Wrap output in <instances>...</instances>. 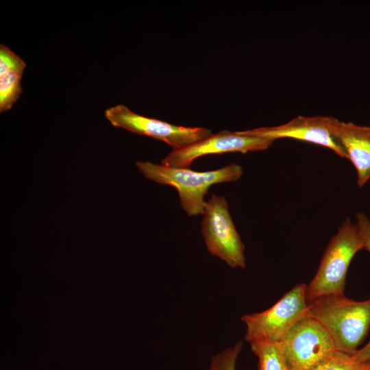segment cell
<instances>
[{
	"instance_id": "obj_8",
	"label": "cell",
	"mask_w": 370,
	"mask_h": 370,
	"mask_svg": "<svg viewBox=\"0 0 370 370\" xmlns=\"http://www.w3.org/2000/svg\"><path fill=\"white\" fill-rule=\"evenodd\" d=\"M275 140L249 136L241 131H221L180 149H173L162 160V164L169 167L188 168L197 158L209 154L263 151Z\"/></svg>"
},
{
	"instance_id": "obj_5",
	"label": "cell",
	"mask_w": 370,
	"mask_h": 370,
	"mask_svg": "<svg viewBox=\"0 0 370 370\" xmlns=\"http://www.w3.org/2000/svg\"><path fill=\"white\" fill-rule=\"evenodd\" d=\"M201 233L208 251L233 269H245V245L237 232L225 197L212 195L206 202Z\"/></svg>"
},
{
	"instance_id": "obj_9",
	"label": "cell",
	"mask_w": 370,
	"mask_h": 370,
	"mask_svg": "<svg viewBox=\"0 0 370 370\" xmlns=\"http://www.w3.org/2000/svg\"><path fill=\"white\" fill-rule=\"evenodd\" d=\"M332 116H297L286 123L241 131L243 134L269 138H290L305 141L331 149L339 157L347 158L342 147L333 136L331 128Z\"/></svg>"
},
{
	"instance_id": "obj_7",
	"label": "cell",
	"mask_w": 370,
	"mask_h": 370,
	"mask_svg": "<svg viewBox=\"0 0 370 370\" xmlns=\"http://www.w3.org/2000/svg\"><path fill=\"white\" fill-rule=\"evenodd\" d=\"M104 115L114 127L164 141L173 149L184 148L212 134L207 128L178 126L138 114L122 104L106 109Z\"/></svg>"
},
{
	"instance_id": "obj_15",
	"label": "cell",
	"mask_w": 370,
	"mask_h": 370,
	"mask_svg": "<svg viewBox=\"0 0 370 370\" xmlns=\"http://www.w3.org/2000/svg\"><path fill=\"white\" fill-rule=\"evenodd\" d=\"M356 225L364 243V249L370 252V219L362 212L355 214Z\"/></svg>"
},
{
	"instance_id": "obj_2",
	"label": "cell",
	"mask_w": 370,
	"mask_h": 370,
	"mask_svg": "<svg viewBox=\"0 0 370 370\" xmlns=\"http://www.w3.org/2000/svg\"><path fill=\"white\" fill-rule=\"evenodd\" d=\"M136 165L147 179L175 188L180 205L189 217L203 214L206 205L204 197L211 186L236 181L243 173V167L235 163L206 172L169 167L149 161H138Z\"/></svg>"
},
{
	"instance_id": "obj_4",
	"label": "cell",
	"mask_w": 370,
	"mask_h": 370,
	"mask_svg": "<svg viewBox=\"0 0 370 370\" xmlns=\"http://www.w3.org/2000/svg\"><path fill=\"white\" fill-rule=\"evenodd\" d=\"M306 287L297 284L269 309L243 315L245 340L278 343L297 321L308 315Z\"/></svg>"
},
{
	"instance_id": "obj_12",
	"label": "cell",
	"mask_w": 370,
	"mask_h": 370,
	"mask_svg": "<svg viewBox=\"0 0 370 370\" xmlns=\"http://www.w3.org/2000/svg\"><path fill=\"white\" fill-rule=\"evenodd\" d=\"M249 345L251 350L258 358L256 370H290L277 343L253 341Z\"/></svg>"
},
{
	"instance_id": "obj_1",
	"label": "cell",
	"mask_w": 370,
	"mask_h": 370,
	"mask_svg": "<svg viewBox=\"0 0 370 370\" xmlns=\"http://www.w3.org/2000/svg\"><path fill=\"white\" fill-rule=\"evenodd\" d=\"M307 314L328 331L336 350L354 355L370 327V298L355 301L344 295L321 297L308 303Z\"/></svg>"
},
{
	"instance_id": "obj_6",
	"label": "cell",
	"mask_w": 370,
	"mask_h": 370,
	"mask_svg": "<svg viewBox=\"0 0 370 370\" xmlns=\"http://www.w3.org/2000/svg\"><path fill=\"white\" fill-rule=\"evenodd\" d=\"M290 370H312L336 350L328 331L306 315L277 343Z\"/></svg>"
},
{
	"instance_id": "obj_13",
	"label": "cell",
	"mask_w": 370,
	"mask_h": 370,
	"mask_svg": "<svg viewBox=\"0 0 370 370\" xmlns=\"http://www.w3.org/2000/svg\"><path fill=\"white\" fill-rule=\"evenodd\" d=\"M312 370H370V362H359L352 355L336 350Z\"/></svg>"
},
{
	"instance_id": "obj_3",
	"label": "cell",
	"mask_w": 370,
	"mask_h": 370,
	"mask_svg": "<svg viewBox=\"0 0 370 370\" xmlns=\"http://www.w3.org/2000/svg\"><path fill=\"white\" fill-rule=\"evenodd\" d=\"M361 249H364L362 236L356 223L347 217L332 237L315 275L306 287L308 302L324 296L344 295L347 269Z\"/></svg>"
},
{
	"instance_id": "obj_10",
	"label": "cell",
	"mask_w": 370,
	"mask_h": 370,
	"mask_svg": "<svg viewBox=\"0 0 370 370\" xmlns=\"http://www.w3.org/2000/svg\"><path fill=\"white\" fill-rule=\"evenodd\" d=\"M331 132L356 172V184L363 187L370 180V126L332 117Z\"/></svg>"
},
{
	"instance_id": "obj_16",
	"label": "cell",
	"mask_w": 370,
	"mask_h": 370,
	"mask_svg": "<svg viewBox=\"0 0 370 370\" xmlns=\"http://www.w3.org/2000/svg\"><path fill=\"white\" fill-rule=\"evenodd\" d=\"M352 356L359 362H370V341L362 349H358Z\"/></svg>"
},
{
	"instance_id": "obj_14",
	"label": "cell",
	"mask_w": 370,
	"mask_h": 370,
	"mask_svg": "<svg viewBox=\"0 0 370 370\" xmlns=\"http://www.w3.org/2000/svg\"><path fill=\"white\" fill-rule=\"evenodd\" d=\"M242 347L243 342L239 341L233 347H227L213 356L208 370H236V361Z\"/></svg>"
},
{
	"instance_id": "obj_11",
	"label": "cell",
	"mask_w": 370,
	"mask_h": 370,
	"mask_svg": "<svg viewBox=\"0 0 370 370\" xmlns=\"http://www.w3.org/2000/svg\"><path fill=\"white\" fill-rule=\"evenodd\" d=\"M25 62L10 48L0 45V112L10 109L22 92Z\"/></svg>"
}]
</instances>
